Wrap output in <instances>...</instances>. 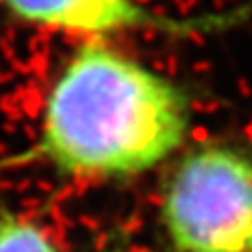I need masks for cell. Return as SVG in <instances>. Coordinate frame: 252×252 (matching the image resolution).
Instances as JSON below:
<instances>
[{"label":"cell","instance_id":"6da1fadb","mask_svg":"<svg viewBox=\"0 0 252 252\" xmlns=\"http://www.w3.org/2000/svg\"><path fill=\"white\" fill-rule=\"evenodd\" d=\"M187 128L189 103L175 82L93 40L55 80L26 156L65 177L124 179L164 162Z\"/></svg>","mask_w":252,"mask_h":252},{"label":"cell","instance_id":"3957f363","mask_svg":"<svg viewBox=\"0 0 252 252\" xmlns=\"http://www.w3.org/2000/svg\"><path fill=\"white\" fill-rule=\"evenodd\" d=\"M0 4L23 21L82 36H107L135 30L191 34L217 30L233 21V15L179 19L149 11L139 0H0Z\"/></svg>","mask_w":252,"mask_h":252},{"label":"cell","instance_id":"277c9868","mask_svg":"<svg viewBox=\"0 0 252 252\" xmlns=\"http://www.w3.org/2000/svg\"><path fill=\"white\" fill-rule=\"evenodd\" d=\"M0 252H59V248L36 223L0 212Z\"/></svg>","mask_w":252,"mask_h":252},{"label":"cell","instance_id":"7a4b0ae2","mask_svg":"<svg viewBox=\"0 0 252 252\" xmlns=\"http://www.w3.org/2000/svg\"><path fill=\"white\" fill-rule=\"evenodd\" d=\"M162 223L172 252H252V154L195 147L170 172Z\"/></svg>","mask_w":252,"mask_h":252}]
</instances>
